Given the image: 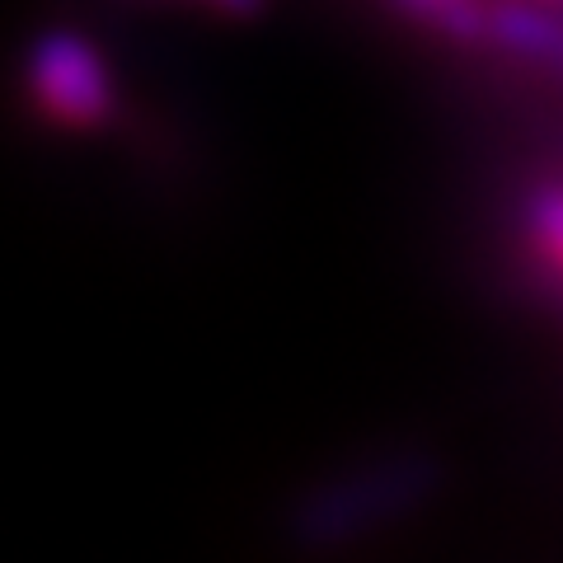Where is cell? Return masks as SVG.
I'll return each mask as SVG.
<instances>
[{"instance_id": "7a4b0ae2", "label": "cell", "mask_w": 563, "mask_h": 563, "mask_svg": "<svg viewBox=\"0 0 563 563\" xmlns=\"http://www.w3.org/2000/svg\"><path fill=\"white\" fill-rule=\"evenodd\" d=\"M217 5H225V10H254V0H217Z\"/></svg>"}, {"instance_id": "6da1fadb", "label": "cell", "mask_w": 563, "mask_h": 563, "mask_svg": "<svg viewBox=\"0 0 563 563\" xmlns=\"http://www.w3.org/2000/svg\"><path fill=\"white\" fill-rule=\"evenodd\" d=\"M33 103L66 128H95L113 109V85L103 76V62L70 33H47L33 47L29 62Z\"/></svg>"}]
</instances>
